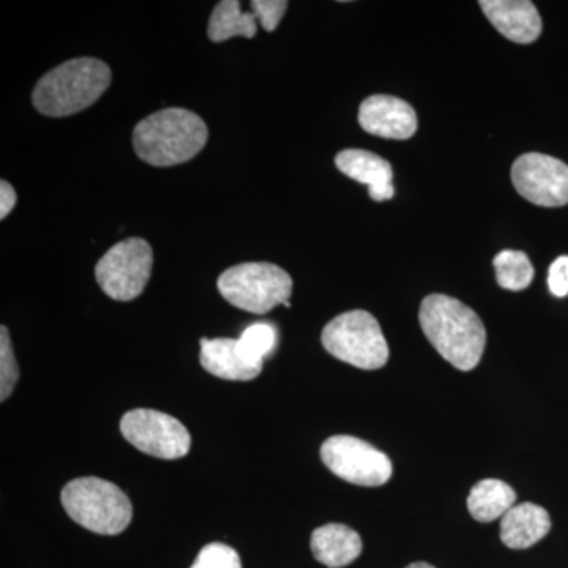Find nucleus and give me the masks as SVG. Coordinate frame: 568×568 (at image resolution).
<instances>
[{"instance_id": "nucleus-23", "label": "nucleus", "mask_w": 568, "mask_h": 568, "mask_svg": "<svg viewBox=\"0 0 568 568\" xmlns=\"http://www.w3.org/2000/svg\"><path fill=\"white\" fill-rule=\"evenodd\" d=\"M252 13L260 20L265 32H274L286 13L290 3L284 0H253Z\"/></svg>"}, {"instance_id": "nucleus-26", "label": "nucleus", "mask_w": 568, "mask_h": 568, "mask_svg": "<svg viewBox=\"0 0 568 568\" xmlns=\"http://www.w3.org/2000/svg\"><path fill=\"white\" fill-rule=\"evenodd\" d=\"M406 568H435V567L429 566V564H426V562H416V564H410V566H407Z\"/></svg>"}, {"instance_id": "nucleus-1", "label": "nucleus", "mask_w": 568, "mask_h": 568, "mask_svg": "<svg viewBox=\"0 0 568 568\" xmlns=\"http://www.w3.org/2000/svg\"><path fill=\"white\" fill-rule=\"evenodd\" d=\"M422 331L448 364L470 372L480 364L487 346V331L473 308L450 295L432 294L418 312Z\"/></svg>"}, {"instance_id": "nucleus-14", "label": "nucleus", "mask_w": 568, "mask_h": 568, "mask_svg": "<svg viewBox=\"0 0 568 568\" xmlns=\"http://www.w3.org/2000/svg\"><path fill=\"white\" fill-rule=\"evenodd\" d=\"M335 164L347 178L368 186L369 197L376 203L394 197V171L383 156L362 149H347L335 156Z\"/></svg>"}, {"instance_id": "nucleus-7", "label": "nucleus", "mask_w": 568, "mask_h": 568, "mask_svg": "<svg viewBox=\"0 0 568 568\" xmlns=\"http://www.w3.org/2000/svg\"><path fill=\"white\" fill-rule=\"evenodd\" d=\"M152 246L141 237L119 242L95 265V278L112 301L130 302L140 297L151 278Z\"/></svg>"}, {"instance_id": "nucleus-10", "label": "nucleus", "mask_w": 568, "mask_h": 568, "mask_svg": "<svg viewBox=\"0 0 568 568\" xmlns=\"http://www.w3.org/2000/svg\"><path fill=\"white\" fill-rule=\"evenodd\" d=\"M515 190L529 203L540 207L568 204V166L555 156L525 153L511 166Z\"/></svg>"}, {"instance_id": "nucleus-22", "label": "nucleus", "mask_w": 568, "mask_h": 568, "mask_svg": "<svg viewBox=\"0 0 568 568\" xmlns=\"http://www.w3.org/2000/svg\"><path fill=\"white\" fill-rule=\"evenodd\" d=\"M192 568H242V562L234 548L211 544L201 549Z\"/></svg>"}, {"instance_id": "nucleus-2", "label": "nucleus", "mask_w": 568, "mask_h": 568, "mask_svg": "<svg viewBox=\"0 0 568 568\" xmlns=\"http://www.w3.org/2000/svg\"><path fill=\"white\" fill-rule=\"evenodd\" d=\"M209 140L200 115L183 108H166L142 119L133 130V148L142 162L168 168L190 162Z\"/></svg>"}, {"instance_id": "nucleus-12", "label": "nucleus", "mask_w": 568, "mask_h": 568, "mask_svg": "<svg viewBox=\"0 0 568 568\" xmlns=\"http://www.w3.org/2000/svg\"><path fill=\"white\" fill-rule=\"evenodd\" d=\"M478 6L496 31L519 44L534 43L541 36V18L529 0H480Z\"/></svg>"}, {"instance_id": "nucleus-19", "label": "nucleus", "mask_w": 568, "mask_h": 568, "mask_svg": "<svg viewBox=\"0 0 568 568\" xmlns=\"http://www.w3.org/2000/svg\"><path fill=\"white\" fill-rule=\"evenodd\" d=\"M493 264H495L497 284L504 290L523 291L532 283L534 267L526 253L518 250H503L496 254Z\"/></svg>"}, {"instance_id": "nucleus-6", "label": "nucleus", "mask_w": 568, "mask_h": 568, "mask_svg": "<svg viewBox=\"0 0 568 568\" xmlns=\"http://www.w3.org/2000/svg\"><path fill=\"white\" fill-rule=\"evenodd\" d=\"M219 291L235 308L264 315L290 302L293 278L272 263H245L220 275Z\"/></svg>"}, {"instance_id": "nucleus-5", "label": "nucleus", "mask_w": 568, "mask_h": 568, "mask_svg": "<svg viewBox=\"0 0 568 568\" xmlns=\"http://www.w3.org/2000/svg\"><path fill=\"white\" fill-rule=\"evenodd\" d=\"M321 342L328 354L362 369L383 368L390 355L383 328L365 310L336 316L325 325Z\"/></svg>"}, {"instance_id": "nucleus-25", "label": "nucleus", "mask_w": 568, "mask_h": 568, "mask_svg": "<svg viewBox=\"0 0 568 568\" xmlns=\"http://www.w3.org/2000/svg\"><path fill=\"white\" fill-rule=\"evenodd\" d=\"M18 196L14 192L13 186L9 182H0V219H7V215L13 211L17 205Z\"/></svg>"}, {"instance_id": "nucleus-16", "label": "nucleus", "mask_w": 568, "mask_h": 568, "mask_svg": "<svg viewBox=\"0 0 568 568\" xmlns=\"http://www.w3.org/2000/svg\"><path fill=\"white\" fill-rule=\"evenodd\" d=\"M362 538L349 526L331 523L321 526L312 536V551L316 560L328 568L353 564L362 555Z\"/></svg>"}, {"instance_id": "nucleus-11", "label": "nucleus", "mask_w": 568, "mask_h": 568, "mask_svg": "<svg viewBox=\"0 0 568 568\" xmlns=\"http://www.w3.org/2000/svg\"><path fill=\"white\" fill-rule=\"evenodd\" d=\"M358 123L366 133L386 140H409L417 132V114L405 100L372 95L361 104Z\"/></svg>"}, {"instance_id": "nucleus-17", "label": "nucleus", "mask_w": 568, "mask_h": 568, "mask_svg": "<svg viewBox=\"0 0 568 568\" xmlns=\"http://www.w3.org/2000/svg\"><path fill=\"white\" fill-rule=\"evenodd\" d=\"M517 493L510 485L496 478H487L474 485L467 497V510L478 523H491L515 506Z\"/></svg>"}, {"instance_id": "nucleus-20", "label": "nucleus", "mask_w": 568, "mask_h": 568, "mask_svg": "<svg viewBox=\"0 0 568 568\" xmlns=\"http://www.w3.org/2000/svg\"><path fill=\"white\" fill-rule=\"evenodd\" d=\"M239 342L245 347L250 357L264 364V358L274 353L276 342H278V334H276L275 325L256 323L245 328Z\"/></svg>"}, {"instance_id": "nucleus-8", "label": "nucleus", "mask_w": 568, "mask_h": 568, "mask_svg": "<svg viewBox=\"0 0 568 568\" xmlns=\"http://www.w3.org/2000/svg\"><path fill=\"white\" fill-rule=\"evenodd\" d=\"M321 458L336 477L358 487H383L394 470L386 454L354 436L328 437L321 447Z\"/></svg>"}, {"instance_id": "nucleus-9", "label": "nucleus", "mask_w": 568, "mask_h": 568, "mask_svg": "<svg viewBox=\"0 0 568 568\" xmlns=\"http://www.w3.org/2000/svg\"><path fill=\"white\" fill-rule=\"evenodd\" d=\"M121 432L142 454L160 459L185 457L192 447L189 429L178 418L160 410H129L122 417Z\"/></svg>"}, {"instance_id": "nucleus-21", "label": "nucleus", "mask_w": 568, "mask_h": 568, "mask_svg": "<svg viewBox=\"0 0 568 568\" xmlns=\"http://www.w3.org/2000/svg\"><path fill=\"white\" fill-rule=\"evenodd\" d=\"M20 379V366L14 357L13 345H11L9 328L6 325L0 327V399L7 398L17 387Z\"/></svg>"}, {"instance_id": "nucleus-13", "label": "nucleus", "mask_w": 568, "mask_h": 568, "mask_svg": "<svg viewBox=\"0 0 568 568\" xmlns=\"http://www.w3.org/2000/svg\"><path fill=\"white\" fill-rule=\"evenodd\" d=\"M201 365L205 372L227 381H252L263 372V362L254 361L239 339H201Z\"/></svg>"}, {"instance_id": "nucleus-3", "label": "nucleus", "mask_w": 568, "mask_h": 568, "mask_svg": "<svg viewBox=\"0 0 568 568\" xmlns=\"http://www.w3.org/2000/svg\"><path fill=\"white\" fill-rule=\"evenodd\" d=\"M110 67L95 58H78L44 74L32 92V103L48 118H67L92 106L111 85Z\"/></svg>"}, {"instance_id": "nucleus-18", "label": "nucleus", "mask_w": 568, "mask_h": 568, "mask_svg": "<svg viewBox=\"0 0 568 568\" xmlns=\"http://www.w3.org/2000/svg\"><path fill=\"white\" fill-rule=\"evenodd\" d=\"M257 32V20L252 11L242 13L237 0H222L216 3L209 21L207 37L213 43H222L234 37L253 39Z\"/></svg>"}, {"instance_id": "nucleus-24", "label": "nucleus", "mask_w": 568, "mask_h": 568, "mask_svg": "<svg viewBox=\"0 0 568 568\" xmlns=\"http://www.w3.org/2000/svg\"><path fill=\"white\" fill-rule=\"evenodd\" d=\"M548 287L556 297L568 295V256H560L549 265Z\"/></svg>"}, {"instance_id": "nucleus-15", "label": "nucleus", "mask_w": 568, "mask_h": 568, "mask_svg": "<svg viewBox=\"0 0 568 568\" xmlns=\"http://www.w3.org/2000/svg\"><path fill=\"white\" fill-rule=\"evenodd\" d=\"M549 530L551 518L544 507L536 504H518L500 519V540L511 549L534 547Z\"/></svg>"}, {"instance_id": "nucleus-4", "label": "nucleus", "mask_w": 568, "mask_h": 568, "mask_svg": "<svg viewBox=\"0 0 568 568\" xmlns=\"http://www.w3.org/2000/svg\"><path fill=\"white\" fill-rule=\"evenodd\" d=\"M61 499L74 523L100 536H118L132 523L129 496L103 478H77L62 489Z\"/></svg>"}]
</instances>
